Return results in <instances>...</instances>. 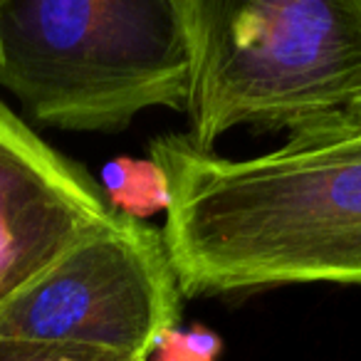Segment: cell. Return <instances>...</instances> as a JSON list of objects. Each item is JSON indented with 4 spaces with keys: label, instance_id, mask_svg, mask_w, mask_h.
<instances>
[{
    "label": "cell",
    "instance_id": "5",
    "mask_svg": "<svg viewBox=\"0 0 361 361\" xmlns=\"http://www.w3.org/2000/svg\"><path fill=\"white\" fill-rule=\"evenodd\" d=\"M111 218L99 183L0 99V305Z\"/></svg>",
    "mask_w": 361,
    "mask_h": 361
},
{
    "label": "cell",
    "instance_id": "1",
    "mask_svg": "<svg viewBox=\"0 0 361 361\" xmlns=\"http://www.w3.org/2000/svg\"><path fill=\"white\" fill-rule=\"evenodd\" d=\"M149 154L169 180L161 235L180 297L361 287V129L344 111L250 159L201 151L188 134L159 136Z\"/></svg>",
    "mask_w": 361,
    "mask_h": 361
},
{
    "label": "cell",
    "instance_id": "8",
    "mask_svg": "<svg viewBox=\"0 0 361 361\" xmlns=\"http://www.w3.org/2000/svg\"><path fill=\"white\" fill-rule=\"evenodd\" d=\"M221 351L223 339L208 326H173L156 341L149 361H218Z\"/></svg>",
    "mask_w": 361,
    "mask_h": 361
},
{
    "label": "cell",
    "instance_id": "2",
    "mask_svg": "<svg viewBox=\"0 0 361 361\" xmlns=\"http://www.w3.org/2000/svg\"><path fill=\"white\" fill-rule=\"evenodd\" d=\"M188 50V139L295 129L361 99V0H176Z\"/></svg>",
    "mask_w": 361,
    "mask_h": 361
},
{
    "label": "cell",
    "instance_id": "6",
    "mask_svg": "<svg viewBox=\"0 0 361 361\" xmlns=\"http://www.w3.org/2000/svg\"><path fill=\"white\" fill-rule=\"evenodd\" d=\"M102 183L111 211L131 221H144L171 206L169 180L151 159L119 156L102 169Z\"/></svg>",
    "mask_w": 361,
    "mask_h": 361
},
{
    "label": "cell",
    "instance_id": "9",
    "mask_svg": "<svg viewBox=\"0 0 361 361\" xmlns=\"http://www.w3.org/2000/svg\"><path fill=\"white\" fill-rule=\"evenodd\" d=\"M344 114H346V119H349L351 124L361 129V99H356L354 104L349 106V109H344Z\"/></svg>",
    "mask_w": 361,
    "mask_h": 361
},
{
    "label": "cell",
    "instance_id": "7",
    "mask_svg": "<svg viewBox=\"0 0 361 361\" xmlns=\"http://www.w3.org/2000/svg\"><path fill=\"white\" fill-rule=\"evenodd\" d=\"M0 361H146L139 356L55 341L0 339Z\"/></svg>",
    "mask_w": 361,
    "mask_h": 361
},
{
    "label": "cell",
    "instance_id": "4",
    "mask_svg": "<svg viewBox=\"0 0 361 361\" xmlns=\"http://www.w3.org/2000/svg\"><path fill=\"white\" fill-rule=\"evenodd\" d=\"M180 290L164 235L114 213L0 305V339L55 341L149 361L173 329Z\"/></svg>",
    "mask_w": 361,
    "mask_h": 361
},
{
    "label": "cell",
    "instance_id": "3",
    "mask_svg": "<svg viewBox=\"0 0 361 361\" xmlns=\"http://www.w3.org/2000/svg\"><path fill=\"white\" fill-rule=\"evenodd\" d=\"M0 87L42 126L119 131L139 111H186L176 0H0Z\"/></svg>",
    "mask_w": 361,
    "mask_h": 361
}]
</instances>
